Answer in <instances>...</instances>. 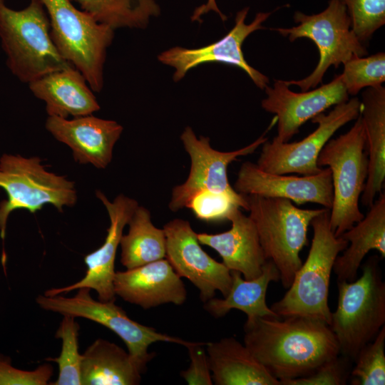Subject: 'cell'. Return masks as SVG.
<instances>
[{
    "label": "cell",
    "mask_w": 385,
    "mask_h": 385,
    "mask_svg": "<svg viewBox=\"0 0 385 385\" xmlns=\"http://www.w3.org/2000/svg\"><path fill=\"white\" fill-rule=\"evenodd\" d=\"M244 344L277 380L311 374L339 354L329 325L304 317H258L244 324Z\"/></svg>",
    "instance_id": "cell-1"
},
{
    "label": "cell",
    "mask_w": 385,
    "mask_h": 385,
    "mask_svg": "<svg viewBox=\"0 0 385 385\" xmlns=\"http://www.w3.org/2000/svg\"><path fill=\"white\" fill-rule=\"evenodd\" d=\"M46 11L40 0H30L16 11L0 0V39L6 65L29 84L50 73L73 66L58 52L51 36Z\"/></svg>",
    "instance_id": "cell-2"
},
{
    "label": "cell",
    "mask_w": 385,
    "mask_h": 385,
    "mask_svg": "<svg viewBox=\"0 0 385 385\" xmlns=\"http://www.w3.org/2000/svg\"><path fill=\"white\" fill-rule=\"evenodd\" d=\"M313 237L307 257L296 272L284 296L270 309L279 317H304L329 325L332 312L328 304L330 278L334 261L348 246L336 237L329 225L326 208L311 222Z\"/></svg>",
    "instance_id": "cell-3"
},
{
    "label": "cell",
    "mask_w": 385,
    "mask_h": 385,
    "mask_svg": "<svg viewBox=\"0 0 385 385\" xmlns=\"http://www.w3.org/2000/svg\"><path fill=\"white\" fill-rule=\"evenodd\" d=\"M376 255L361 265V275L352 282L337 281L338 301L329 327L339 354L354 361L360 349L385 324V282Z\"/></svg>",
    "instance_id": "cell-4"
},
{
    "label": "cell",
    "mask_w": 385,
    "mask_h": 385,
    "mask_svg": "<svg viewBox=\"0 0 385 385\" xmlns=\"http://www.w3.org/2000/svg\"><path fill=\"white\" fill-rule=\"evenodd\" d=\"M245 198L265 257L276 266L287 289L302 264L299 253L308 243L311 222L326 208L301 209L281 197L247 195Z\"/></svg>",
    "instance_id": "cell-5"
},
{
    "label": "cell",
    "mask_w": 385,
    "mask_h": 385,
    "mask_svg": "<svg viewBox=\"0 0 385 385\" xmlns=\"http://www.w3.org/2000/svg\"><path fill=\"white\" fill-rule=\"evenodd\" d=\"M317 165L328 167L332 173L329 225L334 235L339 237L364 217L359 204L368 176L369 158L360 114L346 133L325 144Z\"/></svg>",
    "instance_id": "cell-6"
},
{
    "label": "cell",
    "mask_w": 385,
    "mask_h": 385,
    "mask_svg": "<svg viewBox=\"0 0 385 385\" xmlns=\"http://www.w3.org/2000/svg\"><path fill=\"white\" fill-rule=\"evenodd\" d=\"M40 1L48 14L51 36L58 52L82 73L93 91L100 92L113 29L77 9L71 0Z\"/></svg>",
    "instance_id": "cell-7"
},
{
    "label": "cell",
    "mask_w": 385,
    "mask_h": 385,
    "mask_svg": "<svg viewBox=\"0 0 385 385\" xmlns=\"http://www.w3.org/2000/svg\"><path fill=\"white\" fill-rule=\"evenodd\" d=\"M294 21L297 26L271 29L291 42L300 38L312 40L317 47L319 58L308 76L297 81H284L288 86H297L302 91L315 88L330 66L337 68L354 57L368 53L365 45L351 30V19L340 0H329L328 6L316 14L296 11Z\"/></svg>",
    "instance_id": "cell-8"
},
{
    "label": "cell",
    "mask_w": 385,
    "mask_h": 385,
    "mask_svg": "<svg viewBox=\"0 0 385 385\" xmlns=\"http://www.w3.org/2000/svg\"><path fill=\"white\" fill-rule=\"evenodd\" d=\"M38 157L4 154L0 158V188L7 197L0 202V236L4 240L6 224L11 212L27 210L31 213L46 205L59 212L73 206L77 200L74 183L65 176L48 172Z\"/></svg>",
    "instance_id": "cell-9"
},
{
    "label": "cell",
    "mask_w": 385,
    "mask_h": 385,
    "mask_svg": "<svg viewBox=\"0 0 385 385\" xmlns=\"http://www.w3.org/2000/svg\"><path fill=\"white\" fill-rule=\"evenodd\" d=\"M77 291L71 297L61 294H43L38 295L36 301L43 309L63 316L69 315L89 319L109 329L123 340L128 348V352L144 372L148 363L155 356V353L148 351L150 344L165 342L186 346L191 342L158 332L153 327L131 319L114 302L94 299L88 288H79Z\"/></svg>",
    "instance_id": "cell-10"
},
{
    "label": "cell",
    "mask_w": 385,
    "mask_h": 385,
    "mask_svg": "<svg viewBox=\"0 0 385 385\" xmlns=\"http://www.w3.org/2000/svg\"><path fill=\"white\" fill-rule=\"evenodd\" d=\"M361 101L354 97L334 106L327 114L317 115L312 120L317 128L307 137L297 142H279L274 138L262 144L257 165L262 170L274 174L297 173L315 175L321 171L317 158L332 136L347 123L360 114Z\"/></svg>",
    "instance_id": "cell-11"
},
{
    "label": "cell",
    "mask_w": 385,
    "mask_h": 385,
    "mask_svg": "<svg viewBox=\"0 0 385 385\" xmlns=\"http://www.w3.org/2000/svg\"><path fill=\"white\" fill-rule=\"evenodd\" d=\"M276 123L274 116L267 130L257 140L245 147L230 152L212 148L209 138L200 136L197 138L193 130L186 127L180 139L190 158V170L187 180L173 188L169 209L178 212L186 207L190 198L204 190L232 195L237 193L229 183L228 165L240 156L253 153L267 141V138L265 135Z\"/></svg>",
    "instance_id": "cell-12"
},
{
    "label": "cell",
    "mask_w": 385,
    "mask_h": 385,
    "mask_svg": "<svg viewBox=\"0 0 385 385\" xmlns=\"http://www.w3.org/2000/svg\"><path fill=\"white\" fill-rule=\"evenodd\" d=\"M163 229L165 258L181 278H187L199 290L201 301L214 297L216 291L226 296L232 283L230 270L204 251L190 222L174 219Z\"/></svg>",
    "instance_id": "cell-13"
},
{
    "label": "cell",
    "mask_w": 385,
    "mask_h": 385,
    "mask_svg": "<svg viewBox=\"0 0 385 385\" xmlns=\"http://www.w3.org/2000/svg\"><path fill=\"white\" fill-rule=\"evenodd\" d=\"M249 8L238 11L234 27L219 41L198 48L174 47L161 53L158 59L163 63L172 66L175 71V81L182 79L191 68L208 62H220L242 69L260 89H265L270 82L269 78L252 67L245 60L242 46L252 33L265 29L262 24L271 12H259L250 24H245Z\"/></svg>",
    "instance_id": "cell-14"
},
{
    "label": "cell",
    "mask_w": 385,
    "mask_h": 385,
    "mask_svg": "<svg viewBox=\"0 0 385 385\" xmlns=\"http://www.w3.org/2000/svg\"><path fill=\"white\" fill-rule=\"evenodd\" d=\"M267 97L262 108L277 118L279 142H288L307 120L324 113L332 106L349 100V94L340 75L327 84L311 91L296 93L289 89L284 81L274 80L272 87L265 88Z\"/></svg>",
    "instance_id": "cell-15"
},
{
    "label": "cell",
    "mask_w": 385,
    "mask_h": 385,
    "mask_svg": "<svg viewBox=\"0 0 385 385\" xmlns=\"http://www.w3.org/2000/svg\"><path fill=\"white\" fill-rule=\"evenodd\" d=\"M96 195L105 206L110 219V226L107 229L105 241L99 248L84 257L87 270L81 279L71 285L49 289L44 293L46 296L68 293L86 287L95 290L100 301L115 300L113 279L116 252L123 229L128 225L138 203L135 200L123 194L118 195L113 202L100 190L96 192Z\"/></svg>",
    "instance_id": "cell-16"
},
{
    "label": "cell",
    "mask_w": 385,
    "mask_h": 385,
    "mask_svg": "<svg viewBox=\"0 0 385 385\" xmlns=\"http://www.w3.org/2000/svg\"><path fill=\"white\" fill-rule=\"evenodd\" d=\"M242 195L281 197L297 205L313 202L331 209L333 202L332 173L328 167L312 175H286L266 172L246 161L240 166L234 185Z\"/></svg>",
    "instance_id": "cell-17"
},
{
    "label": "cell",
    "mask_w": 385,
    "mask_h": 385,
    "mask_svg": "<svg viewBox=\"0 0 385 385\" xmlns=\"http://www.w3.org/2000/svg\"><path fill=\"white\" fill-rule=\"evenodd\" d=\"M46 128L71 149L76 162L91 164L98 169H105L111 162L114 145L123 130L116 121L92 115L71 120L48 116Z\"/></svg>",
    "instance_id": "cell-18"
},
{
    "label": "cell",
    "mask_w": 385,
    "mask_h": 385,
    "mask_svg": "<svg viewBox=\"0 0 385 385\" xmlns=\"http://www.w3.org/2000/svg\"><path fill=\"white\" fill-rule=\"evenodd\" d=\"M113 288L115 295L144 309L169 303L181 305L187 299L181 277L166 258L115 272Z\"/></svg>",
    "instance_id": "cell-19"
},
{
    "label": "cell",
    "mask_w": 385,
    "mask_h": 385,
    "mask_svg": "<svg viewBox=\"0 0 385 385\" xmlns=\"http://www.w3.org/2000/svg\"><path fill=\"white\" fill-rule=\"evenodd\" d=\"M229 220L231 228L217 234L197 233L200 244L215 250L230 271H237L245 279L257 277L267 260L262 249L256 227L240 208L234 211Z\"/></svg>",
    "instance_id": "cell-20"
},
{
    "label": "cell",
    "mask_w": 385,
    "mask_h": 385,
    "mask_svg": "<svg viewBox=\"0 0 385 385\" xmlns=\"http://www.w3.org/2000/svg\"><path fill=\"white\" fill-rule=\"evenodd\" d=\"M46 103L48 116L68 118L92 115L100 106L87 81L74 66L50 73L29 84Z\"/></svg>",
    "instance_id": "cell-21"
},
{
    "label": "cell",
    "mask_w": 385,
    "mask_h": 385,
    "mask_svg": "<svg viewBox=\"0 0 385 385\" xmlns=\"http://www.w3.org/2000/svg\"><path fill=\"white\" fill-rule=\"evenodd\" d=\"M206 352L215 385H280L245 345L232 337L206 342Z\"/></svg>",
    "instance_id": "cell-22"
},
{
    "label": "cell",
    "mask_w": 385,
    "mask_h": 385,
    "mask_svg": "<svg viewBox=\"0 0 385 385\" xmlns=\"http://www.w3.org/2000/svg\"><path fill=\"white\" fill-rule=\"evenodd\" d=\"M369 207L361 220L340 235L349 245L334 261L337 281L355 280L369 251L376 250L381 258L385 257V194L381 192Z\"/></svg>",
    "instance_id": "cell-23"
},
{
    "label": "cell",
    "mask_w": 385,
    "mask_h": 385,
    "mask_svg": "<svg viewBox=\"0 0 385 385\" xmlns=\"http://www.w3.org/2000/svg\"><path fill=\"white\" fill-rule=\"evenodd\" d=\"M361 117L369 158V172L361 202L370 207L385 180V88H366L362 93Z\"/></svg>",
    "instance_id": "cell-24"
},
{
    "label": "cell",
    "mask_w": 385,
    "mask_h": 385,
    "mask_svg": "<svg viewBox=\"0 0 385 385\" xmlns=\"http://www.w3.org/2000/svg\"><path fill=\"white\" fill-rule=\"evenodd\" d=\"M232 283L226 296L215 297L204 302L203 308L215 318L225 316L232 309H238L247 315V321L258 317H279L266 302L268 286L280 279L279 272L270 260H267L262 273L252 279H245L237 271H230Z\"/></svg>",
    "instance_id": "cell-25"
},
{
    "label": "cell",
    "mask_w": 385,
    "mask_h": 385,
    "mask_svg": "<svg viewBox=\"0 0 385 385\" xmlns=\"http://www.w3.org/2000/svg\"><path fill=\"white\" fill-rule=\"evenodd\" d=\"M143 373L128 352L101 338L82 354L81 385H137Z\"/></svg>",
    "instance_id": "cell-26"
},
{
    "label": "cell",
    "mask_w": 385,
    "mask_h": 385,
    "mask_svg": "<svg viewBox=\"0 0 385 385\" xmlns=\"http://www.w3.org/2000/svg\"><path fill=\"white\" fill-rule=\"evenodd\" d=\"M128 225L129 230L120 240V262L130 270L165 258V235L155 227L150 211L138 206Z\"/></svg>",
    "instance_id": "cell-27"
},
{
    "label": "cell",
    "mask_w": 385,
    "mask_h": 385,
    "mask_svg": "<svg viewBox=\"0 0 385 385\" xmlns=\"http://www.w3.org/2000/svg\"><path fill=\"white\" fill-rule=\"evenodd\" d=\"M97 22L112 29L145 27L160 14L155 0H71Z\"/></svg>",
    "instance_id": "cell-28"
},
{
    "label": "cell",
    "mask_w": 385,
    "mask_h": 385,
    "mask_svg": "<svg viewBox=\"0 0 385 385\" xmlns=\"http://www.w3.org/2000/svg\"><path fill=\"white\" fill-rule=\"evenodd\" d=\"M79 324L76 317L63 315L55 337L61 339L62 346L58 357L47 358L46 361L58 364V375L50 385H81V366L82 354L78 349Z\"/></svg>",
    "instance_id": "cell-29"
},
{
    "label": "cell",
    "mask_w": 385,
    "mask_h": 385,
    "mask_svg": "<svg viewBox=\"0 0 385 385\" xmlns=\"http://www.w3.org/2000/svg\"><path fill=\"white\" fill-rule=\"evenodd\" d=\"M385 326L373 340L364 345L354 361L351 384L354 385L385 384Z\"/></svg>",
    "instance_id": "cell-30"
},
{
    "label": "cell",
    "mask_w": 385,
    "mask_h": 385,
    "mask_svg": "<svg viewBox=\"0 0 385 385\" xmlns=\"http://www.w3.org/2000/svg\"><path fill=\"white\" fill-rule=\"evenodd\" d=\"M194 215L205 222H217L230 219L234 211L242 208L247 211L245 195L225 192L201 190L195 194L188 202Z\"/></svg>",
    "instance_id": "cell-31"
},
{
    "label": "cell",
    "mask_w": 385,
    "mask_h": 385,
    "mask_svg": "<svg viewBox=\"0 0 385 385\" xmlns=\"http://www.w3.org/2000/svg\"><path fill=\"white\" fill-rule=\"evenodd\" d=\"M347 93L356 96L362 88H376L385 81V53L356 56L344 63L341 74Z\"/></svg>",
    "instance_id": "cell-32"
},
{
    "label": "cell",
    "mask_w": 385,
    "mask_h": 385,
    "mask_svg": "<svg viewBox=\"0 0 385 385\" xmlns=\"http://www.w3.org/2000/svg\"><path fill=\"white\" fill-rule=\"evenodd\" d=\"M346 6L351 30L362 43L385 24V0H340Z\"/></svg>",
    "instance_id": "cell-33"
},
{
    "label": "cell",
    "mask_w": 385,
    "mask_h": 385,
    "mask_svg": "<svg viewBox=\"0 0 385 385\" xmlns=\"http://www.w3.org/2000/svg\"><path fill=\"white\" fill-rule=\"evenodd\" d=\"M353 361L339 354L320 365L311 374L287 381L282 385H344L350 379Z\"/></svg>",
    "instance_id": "cell-34"
},
{
    "label": "cell",
    "mask_w": 385,
    "mask_h": 385,
    "mask_svg": "<svg viewBox=\"0 0 385 385\" xmlns=\"http://www.w3.org/2000/svg\"><path fill=\"white\" fill-rule=\"evenodd\" d=\"M53 375L49 364L39 365L32 371L17 369L9 356L0 354V385H46Z\"/></svg>",
    "instance_id": "cell-35"
},
{
    "label": "cell",
    "mask_w": 385,
    "mask_h": 385,
    "mask_svg": "<svg viewBox=\"0 0 385 385\" xmlns=\"http://www.w3.org/2000/svg\"><path fill=\"white\" fill-rule=\"evenodd\" d=\"M205 345V342H191L185 346L190 363L186 370L180 371V376L189 385L213 384Z\"/></svg>",
    "instance_id": "cell-36"
},
{
    "label": "cell",
    "mask_w": 385,
    "mask_h": 385,
    "mask_svg": "<svg viewBox=\"0 0 385 385\" xmlns=\"http://www.w3.org/2000/svg\"><path fill=\"white\" fill-rule=\"evenodd\" d=\"M210 11H214L217 12L220 15L222 21H225L227 19V16L222 14V12L218 9L215 0H207L206 4L197 7L195 10L192 16V20H199L202 14H205Z\"/></svg>",
    "instance_id": "cell-37"
}]
</instances>
